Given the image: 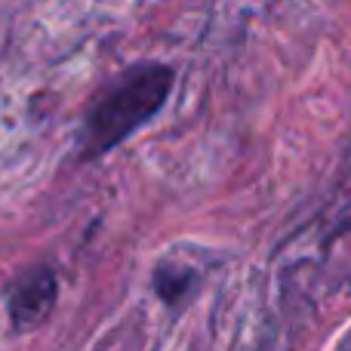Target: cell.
I'll list each match as a JSON object with an SVG mask.
<instances>
[{
	"label": "cell",
	"instance_id": "obj_1",
	"mask_svg": "<svg viewBox=\"0 0 351 351\" xmlns=\"http://www.w3.org/2000/svg\"><path fill=\"white\" fill-rule=\"evenodd\" d=\"M170 90L173 68L160 62H139L117 74L86 108L84 130H80V154L102 158L111 148H117L164 108Z\"/></svg>",
	"mask_w": 351,
	"mask_h": 351
},
{
	"label": "cell",
	"instance_id": "obj_2",
	"mask_svg": "<svg viewBox=\"0 0 351 351\" xmlns=\"http://www.w3.org/2000/svg\"><path fill=\"white\" fill-rule=\"evenodd\" d=\"M56 296H59V284L56 274L47 265L28 268L19 274L16 284L10 290V321L19 333L25 330H37L56 308Z\"/></svg>",
	"mask_w": 351,
	"mask_h": 351
}]
</instances>
